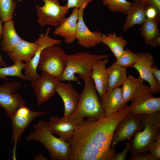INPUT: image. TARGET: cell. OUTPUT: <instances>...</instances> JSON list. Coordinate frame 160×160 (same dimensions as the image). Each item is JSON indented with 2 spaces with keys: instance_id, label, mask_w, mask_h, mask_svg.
<instances>
[{
  "instance_id": "cell-37",
  "label": "cell",
  "mask_w": 160,
  "mask_h": 160,
  "mask_svg": "<svg viewBox=\"0 0 160 160\" xmlns=\"http://www.w3.org/2000/svg\"><path fill=\"white\" fill-rule=\"evenodd\" d=\"M151 72L159 85L160 86V70L153 65L151 67Z\"/></svg>"
},
{
  "instance_id": "cell-31",
  "label": "cell",
  "mask_w": 160,
  "mask_h": 160,
  "mask_svg": "<svg viewBox=\"0 0 160 160\" xmlns=\"http://www.w3.org/2000/svg\"><path fill=\"white\" fill-rule=\"evenodd\" d=\"M140 53H135L126 48L120 57L116 59L115 63L124 68L132 67L138 59Z\"/></svg>"
},
{
  "instance_id": "cell-25",
  "label": "cell",
  "mask_w": 160,
  "mask_h": 160,
  "mask_svg": "<svg viewBox=\"0 0 160 160\" xmlns=\"http://www.w3.org/2000/svg\"><path fill=\"white\" fill-rule=\"evenodd\" d=\"M101 43L107 46L116 59L122 55L124 47L127 44L126 41L122 36H118L113 32L107 35L102 34Z\"/></svg>"
},
{
  "instance_id": "cell-34",
  "label": "cell",
  "mask_w": 160,
  "mask_h": 160,
  "mask_svg": "<svg viewBox=\"0 0 160 160\" xmlns=\"http://www.w3.org/2000/svg\"><path fill=\"white\" fill-rule=\"evenodd\" d=\"M94 0H67L66 6L69 9L71 8H79L84 4H88Z\"/></svg>"
},
{
  "instance_id": "cell-12",
  "label": "cell",
  "mask_w": 160,
  "mask_h": 160,
  "mask_svg": "<svg viewBox=\"0 0 160 160\" xmlns=\"http://www.w3.org/2000/svg\"><path fill=\"white\" fill-rule=\"evenodd\" d=\"M50 30V27L48 28L45 33L39 34L38 38L34 41L38 46V49L32 59L25 63L26 65L24 69V75L28 80L31 81L40 76L37 70L42 51L48 47L59 44L62 42L60 39L51 38L49 36Z\"/></svg>"
},
{
  "instance_id": "cell-23",
  "label": "cell",
  "mask_w": 160,
  "mask_h": 160,
  "mask_svg": "<svg viewBox=\"0 0 160 160\" xmlns=\"http://www.w3.org/2000/svg\"><path fill=\"white\" fill-rule=\"evenodd\" d=\"M1 38V49L6 53L10 51L22 39L16 32L12 19L4 23Z\"/></svg>"
},
{
  "instance_id": "cell-5",
  "label": "cell",
  "mask_w": 160,
  "mask_h": 160,
  "mask_svg": "<svg viewBox=\"0 0 160 160\" xmlns=\"http://www.w3.org/2000/svg\"><path fill=\"white\" fill-rule=\"evenodd\" d=\"M144 125L142 131L137 132L131 140V156L148 152L160 132V111L152 113L139 114Z\"/></svg>"
},
{
  "instance_id": "cell-42",
  "label": "cell",
  "mask_w": 160,
  "mask_h": 160,
  "mask_svg": "<svg viewBox=\"0 0 160 160\" xmlns=\"http://www.w3.org/2000/svg\"><path fill=\"white\" fill-rule=\"evenodd\" d=\"M37 159L41 160H47V159L44 157L42 154H39L37 155Z\"/></svg>"
},
{
  "instance_id": "cell-43",
  "label": "cell",
  "mask_w": 160,
  "mask_h": 160,
  "mask_svg": "<svg viewBox=\"0 0 160 160\" xmlns=\"http://www.w3.org/2000/svg\"><path fill=\"white\" fill-rule=\"evenodd\" d=\"M144 3L145 5L147 4L149 2L150 0H140Z\"/></svg>"
},
{
  "instance_id": "cell-36",
  "label": "cell",
  "mask_w": 160,
  "mask_h": 160,
  "mask_svg": "<svg viewBox=\"0 0 160 160\" xmlns=\"http://www.w3.org/2000/svg\"><path fill=\"white\" fill-rule=\"evenodd\" d=\"M130 160H151L149 152L137 155L131 156L129 158Z\"/></svg>"
},
{
  "instance_id": "cell-4",
  "label": "cell",
  "mask_w": 160,
  "mask_h": 160,
  "mask_svg": "<svg viewBox=\"0 0 160 160\" xmlns=\"http://www.w3.org/2000/svg\"><path fill=\"white\" fill-rule=\"evenodd\" d=\"M107 54L96 55L87 52L68 55L65 69L62 75L60 81L78 82L79 75L84 81L91 77V71L94 64L98 61L108 58Z\"/></svg>"
},
{
  "instance_id": "cell-33",
  "label": "cell",
  "mask_w": 160,
  "mask_h": 160,
  "mask_svg": "<svg viewBox=\"0 0 160 160\" xmlns=\"http://www.w3.org/2000/svg\"><path fill=\"white\" fill-rule=\"evenodd\" d=\"M145 14L147 19L160 20V12L152 6L145 5Z\"/></svg>"
},
{
  "instance_id": "cell-21",
  "label": "cell",
  "mask_w": 160,
  "mask_h": 160,
  "mask_svg": "<svg viewBox=\"0 0 160 160\" xmlns=\"http://www.w3.org/2000/svg\"><path fill=\"white\" fill-rule=\"evenodd\" d=\"M38 47L35 42H29L22 39L6 53L14 63L19 61L26 63L33 57Z\"/></svg>"
},
{
  "instance_id": "cell-20",
  "label": "cell",
  "mask_w": 160,
  "mask_h": 160,
  "mask_svg": "<svg viewBox=\"0 0 160 160\" xmlns=\"http://www.w3.org/2000/svg\"><path fill=\"white\" fill-rule=\"evenodd\" d=\"M108 58L101 60L96 63L91 71V77L101 98L107 91L108 77L106 65L109 61Z\"/></svg>"
},
{
  "instance_id": "cell-15",
  "label": "cell",
  "mask_w": 160,
  "mask_h": 160,
  "mask_svg": "<svg viewBox=\"0 0 160 160\" xmlns=\"http://www.w3.org/2000/svg\"><path fill=\"white\" fill-rule=\"evenodd\" d=\"M154 63V58L151 53L141 52L138 59L132 67L138 71L139 76L148 83L153 94L160 92V86L151 72V67Z\"/></svg>"
},
{
  "instance_id": "cell-41",
  "label": "cell",
  "mask_w": 160,
  "mask_h": 160,
  "mask_svg": "<svg viewBox=\"0 0 160 160\" xmlns=\"http://www.w3.org/2000/svg\"><path fill=\"white\" fill-rule=\"evenodd\" d=\"M2 22L0 19V40L2 38V31L3 26L2 24Z\"/></svg>"
},
{
  "instance_id": "cell-17",
  "label": "cell",
  "mask_w": 160,
  "mask_h": 160,
  "mask_svg": "<svg viewBox=\"0 0 160 160\" xmlns=\"http://www.w3.org/2000/svg\"><path fill=\"white\" fill-rule=\"evenodd\" d=\"M100 101L105 117L110 116L127 106L123 98L120 87L106 91Z\"/></svg>"
},
{
  "instance_id": "cell-29",
  "label": "cell",
  "mask_w": 160,
  "mask_h": 160,
  "mask_svg": "<svg viewBox=\"0 0 160 160\" xmlns=\"http://www.w3.org/2000/svg\"><path fill=\"white\" fill-rule=\"evenodd\" d=\"M16 6L14 0H0V19L2 22L12 19Z\"/></svg>"
},
{
  "instance_id": "cell-44",
  "label": "cell",
  "mask_w": 160,
  "mask_h": 160,
  "mask_svg": "<svg viewBox=\"0 0 160 160\" xmlns=\"http://www.w3.org/2000/svg\"><path fill=\"white\" fill-rule=\"evenodd\" d=\"M17 1H18V2H21V1H22L24 0H16Z\"/></svg>"
},
{
  "instance_id": "cell-38",
  "label": "cell",
  "mask_w": 160,
  "mask_h": 160,
  "mask_svg": "<svg viewBox=\"0 0 160 160\" xmlns=\"http://www.w3.org/2000/svg\"><path fill=\"white\" fill-rule=\"evenodd\" d=\"M147 4L154 7L160 12V0H150Z\"/></svg>"
},
{
  "instance_id": "cell-14",
  "label": "cell",
  "mask_w": 160,
  "mask_h": 160,
  "mask_svg": "<svg viewBox=\"0 0 160 160\" xmlns=\"http://www.w3.org/2000/svg\"><path fill=\"white\" fill-rule=\"evenodd\" d=\"M87 6L84 4L78 9L79 18L76 39L80 46L89 48L101 43L102 34L99 31H91L86 25L84 21L83 15L84 10Z\"/></svg>"
},
{
  "instance_id": "cell-8",
  "label": "cell",
  "mask_w": 160,
  "mask_h": 160,
  "mask_svg": "<svg viewBox=\"0 0 160 160\" xmlns=\"http://www.w3.org/2000/svg\"><path fill=\"white\" fill-rule=\"evenodd\" d=\"M149 85L142 83L136 90L130 100L131 113L149 114L160 111V97L154 96Z\"/></svg>"
},
{
  "instance_id": "cell-2",
  "label": "cell",
  "mask_w": 160,
  "mask_h": 160,
  "mask_svg": "<svg viewBox=\"0 0 160 160\" xmlns=\"http://www.w3.org/2000/svg\"><path fill=\"white\" fill-rule=\"evenodd\" d=\"M84 86L80 94L77 106L68 117L75 125L87 120L95 121L105 116V112L91 77L84 81Z\"/></svg>"
},
{
  "instance_id": "cell-13",
  "label": "cell",
  "mask_w": 160,
  "mask_h": 160,
  "mask_svg": "<svg viewBox=\"0 0 160 160\" xmlns=\"http://www.w3.org/2000/svg\"><path fill=\"white\" fill-rule=\"evenodd\" d=\"M60 81V79L44 72H42L39 78L31 81L38 105L43 104L54 96Z\"/></svg>"
},
{
  "instance_id": "cell-39",
  "label": "cell",
  "mask_w": 160,
  "mask_h": 160,
  "mask_svg": "<svg viewBox=\"0 0 160 160\" xmlns=\"http://www.w3.org/2000/svg\"><path fill=\"white\" fill-rule=\"evenodd\" d=\"M153 47H157L160 45V36H157L153 39L150 42V44Z\"/></svg>"
},
{
  "instance_id": "cell-7",
  "label": "cell",
  "mask_w": 160,
  "mask_h": 160,
  "mask_svg": "<svg viewBox=\"0 0 160 160\" xmlns=\"http://www.w3.org/2000/svg\"><path fill=\"white\" fill-rule=\"evenodd\" d=\"M42 1L43 6L36 5L37 23L42 27L47 25L58 26L66 18L69 9L66 5H60L59 0Z\"/></svg>"
},
{
  "instance_id": "cell-10",
  "label": "cell",
  "mask_w": 160,
  "mask_h": 160,
  "mask_svg": "<svg viewBox=\"0 0 160 160\" xmlns=\"http://www.w3.org/2000/svg\"><path fill=\"white\" fill-rule=\"evenodd\" d=\"M22 86L17 81H7L0 85V108L5 110L9 118L18 108L26 105L25 101L17 92Z\"/></svg>"
},
{
  "instance_id": "cell-32",
  "label": "cell",
  "mask_w": 160,
  "mask_h": 160,
  "mask_svg": "<svg viewBox=\"0 0 160 160\" xmlns=\"http://www.w3.org/2000/svg\"><path fill=\"white\" fill-rule=\"evenodd\" d=\"M150 152L151 160H159L160 159V132L158 134L154 142L150 147Z\"/></svg>"
},
{
  "instance_id": "cell-19",
  "label": "cell",
  "mask_w": 160,
  "mask_h": 160,
  "mask_svg": "<svg viewBox=\"0 0 160 160\" xmlns=\"http://www.w3.org/2000/svg\"><path fill=\"white\" fill-rule=\"evenodd\" d=\"M47 127L53 134H56L64 141L68 143L73 134L76 125L70 120L68 117L57 116H52L49 122L46 121Z\"/></svg>"
},
{
  "instance_id": "cell-26",
  "label": "cell",
  "mask_w": 160,
  "mask_h": 160,
  "mask_svg": "<svg viewBox=\"0 0 160 160\" xmlns=\"http://www.w3.org/2000/svg\"><path fill=\"white\" fill-rule=\"evenodd\" d=\"M160 20L147 19L141 25L139 30L141 36L143 38L145 44L149 45L155 38L160 35L159 23Z\"/></svg>"
},
{
  "instance_id": "cell-22",
  "label": "cell",
  "mask_w": 160,
  "mask_h": 160,
  "mask_svg": "<svg viewBox=\"0 0 160 160\" xmlns=\"http://www.w3.org/2000/svg\"><path fill=\"white\" fill-rule=\"evenodd\" d=\"M145 6L140 0H134L126 14L127 16L123 26V31H126L135 25H141L146 21Z\"/></svg>"
},
{
  "instance_id": "cell-3",
  "label": "cell",
  "mask_w": 160,
  "mask_h": 160,
  "mask_svg": "<svg viewBox=\"0 0 160 160\" xmlns=\"http://www.w3.org/2000/svg\"><path fill=\"white\" fill-rule=\"evenodd\" d=\"M33 131L27 135V141H37L42 143L49 153L53 160H69L71 148L69 143L55 137L47 126L46 121L40 120L32 125Z\"/></svg>"
},
{
  "instance_id": "cell-6",
  "label": "cell",
  "mask_w": 160,
  "mask_h": 160,
  "mask_svg": "<svg viewBox=\"0 0 160 160\" xmlns=\"http://www.w3.org/2000/svg\"><path fill=\"white\" fill-rule=\"evenodd\" d=\"M67 56L61 47L56 45L48 47L41 53L38 68L60 80L66 67Z\"/></svg>"
},
{
  "instance_id": "cell-18",
  "label": "cell",
  "mask_w": 160,
  "mask_h": 160,
  "mask_svg": "<svg viewBox=\"0 0 160 160\" xmlns=\"http://www.w3.org/2000/svg\"><path fill=\"white\" fill-rule=\"evenodd\" d=\"M78 9L73 8L71 14L55 28L54 33L64 39L65 42L68 44L73 43L76 36L79 18Z\"/></svg>"
},
{
  "instance_id": "cell-28",
  "label": "cell",
  "mask_w": 160,
  "mask_h": 160,
  "mask_svg": "<svg viewBox=\"0 0 160 160\" xmlns=\"http://www.w3.org/2000/svg\"><path fill=\"white\" fill-rule=\"evenodd\" d=\"M143 81L140 76L136 78L131 75L127 76L121 87L122 97L125 103L130 101L136 90Z\"/></svg>"
},
{
  "instance_id": "cell-9",
  "label": "cell",
  "mask_w": 160,
  "mask_h": 160,
  "mask_svg": "<svg viewBox=\"0 0 160 160\" xmlns=\"http://www.w3.org/2000/svg\"><path fill=\"white\" fill-rule=\"evenodd\" d=\"M50 112L33 111L26 105L18 108L10 118L12 123V142L15 145L20 143L22 134L31 123L36 118Z\"/></svg>"
},
{
  "instance_id": "cell-11",
  "label": "cell",
  "mask_w": 160,
  "mask_h": 160,
  "mask_svg": "<svg viewBox=\"0 0 160 160\" xmlns=\"http://www.w3.org/2000/svg\"><path fill=\"white\" fill-rule=\"evenodd\" d=\"M143 127V121L139 115L129 113L117 126L113 135L111 148L114 149L119 142L130 140Z\"/></svg>"
},
{
  "instance_id": "cell-30",
  "label": "cell",
  "mask_w": 160,
  "mask_h": 160,
  "mask_svg": "<svg viewBox=\"0 0 160 160\" xmlns=\"http://www.w3.org/2000/svg\"><path fill=\"white\" fill-rule=\"evenodd\" d=\"M103 4L105 5L112 12H116L126 14L132 2L127 0H101Z\"/></svg>"
},
{
  "instance_id": "cell-40",
  "label": "cell",
  "mask_w": 160,
  "mask_h": 160,
  "mask_svg": "<svg viewBox=\"0 0 160 160\" xmlns=\"http://www.w3.org/2000/svg\"><path fill=\"white\" fill-rule=\"evenodd\" d=\"M7 65V63L5 62L3 59L0 53V67H1V66L4 67Z\"/></svg>"
},
{
  "instance_id": "cell-16",
  "label": "cell",
  "mask_w": 160,
  "mask_h": 160,
  "mask_svg": "<svg viewBox=\"0 0 160 160\" xmlns=\"http://www.w3.org/2000/svg\"><path fill=\"white\" fill-rule=\"evenodd\" d=\"M56 92L61 98L64 106L63 117H68L75 111L78 105L80 94L70 81L67 83L60 81Z\"/></svg>"
},
{
  "instance_id": "cell-1",
  "label": "cell",
  "mask_w": 160,
  "mask_h": 160,
  "mask_svg": "<svg viewBox=\"0 0 160 160\" xmlns=\"http://www.w3.org/2000/svg\"><path fill=\"white\" fill-rule=\"evenodd\" d=\"M132 111L127 106L110 116L95 121L84 120L76 125L69 142V160H114L116 150L111 147L113 135L119 122Z\"/></svg>"
},
{
  "instance_id": "cell-35",
  "label": "cell",
  "mask_w": 160,
  "mask_h": 160,
  "mask_svg": "<svg viewBox=\"0 0 160 160\" xmlns=\"http://www.w3.org/2000/svg\"><path fill=\"white\" fill-rule=\"evenodd\" d=\"M131 143V140L125 143V147L121 152L119 153H116L114 160H124L126 159L127 155L130 151Z\"/></svg>"
},
{
  "instance_id": "cell-27",
  "label": "cell",
  "mask_w": 160,
  "mask_h": 160,
  "mask_svg": "<svg viewBox=\"0 0 160 160\" xmlns=\"http://www.w3.org/2000/svg\"><path fill=\"white\" fill-rule=\"evenodd\" d=\"M25 65L24 62L19 61L14 63L12 65L0 67V80H7L8 79L7 77L12 76L19 78L24 81L28 80L22 73Z\"/></svg>"
},
{
  "instance_id": "cell-24",
  "label": "cell",
  "mask_w": 160,
  "mask_h": 160,
  "mask_svg": "<svg viewBox=\"0 0 160 160\" xmlns=\"http://www.w3.org/2000/svg\"><path fill=\"white\" fill-rule=\"evenodd\" d=\"M107 71L108 77L107 91L120 87L127 77V68L117 64L115 62L107 68Z\"/></svg>"
}]
</instances>
